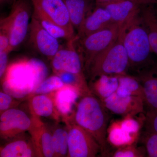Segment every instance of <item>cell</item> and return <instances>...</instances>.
Instances as JSON below:
<instances>
[{
    "instance_id": "obj_1",
    "label": "cell",
    "mask_w": 157,
    "mask_h": 157,
    "mask_svg": "<svg viewBox=\"0 0 157 157\" xmlns=\"http://www.w3.org/2000/svg\"><path fill=\"white\" fill-rule=\"evenodd\" d=\"M126 51L129 62V71L136 76L149 70L156 64L148 33L140 14L123 26L119 36Z\"/></svg>"
},
{
    "instance_id": "obj_2",
    "label": "cell",
    "mask_w": 157,
    "mask_h": 157,
    "mask_svg": "<svg viewBox=\"0 0 157 157\" xmlns=\"http://www.w3.org/2000/svg\"><path fill=\"white\" fill-rule=\"evenodd\" d=\"M48 74L46 65L39 59L15 62L7 67L4 75L3 91L13 98L22 99L34 93Z\"/></svg>"
},
{
    "instance_id": "obj_3",
    "label": "cell",
    "mask_w": 157,
    "mask_h": 157,
    "mask_svg": "<svg viewBox=\"0 0 157 157\" xmlns=\"http://www.w3.org/2000/svg\"><path fill=\"white\" fill-rule=\"evenodd\" d=\"M109 116L102 101L91 93L86 94L77 104L74 122L87 131L101 147L102 155H107V125Z\"/></svg>"
},
{
    "instance_id": "obj_4",
    "label": "cell",
    "mask_w": 157,
    "mask_h": 157,
    "mask_svg": "<svg viewBox=\"0 0 157 157\" xmlns=\"http://www.w3.org/2000/svg\"><path fill=\"white\" fill-rule=\"evenodd\" d=\"M129 70L128 57L119 37L114 43L93 59L86 69L91 80L103 75H125Z\"/></svg>"
},
{
    "instance_id": "obj_5",
    "label": "cell",
    "mask_w": 157,
    "mask_h": 157,
    "mask_svg": "<svg viewBox=\"0 0 157 157\" xmlns=\"http://www.w3.org/2000/svg\"><path fill=\"white\" fill-rule=\"evenodd\" d=\"M32 6L30 0H17L12 5L10 14L1 19L0 30L9 34L11 51L24 41L29 33Z\"/></svg>"
},
{
    "instance_id": "obj_6",
    "label": "cell",
    "mask_w": 157,
    "mask_h": 157,
    "mask_svg": "<svg viewBox=\"0 0 157 157\" xmlns=\"http://www.w3.org/2000/svg\"><path fill=\"white\" fill-rule=\"evenodd\" d=\"M121 27L113 24L106 28L90 34L80 39H76L79 43L80 55L82 56L86 69L93 59L107 49L117 40Z\"/></svg>"
},
{
    "instance_id": "obj_7",
    "label": "cell",
    "mask_w": 157,
    "mask_h": 157,
    "mask_svg": "<svg viewBox=\"0 0 157 157\" xmlns=\"http://www.w3.org/2000/svg\"><path fill=\"white\" fill-rule=\"evenodd\" d=\"M68 157H95L102 155L101 147L87 131L75 122L68 124Z\"/></svg>"
},
{
    "instance_id": "obj_8",
    "label": "cell",
    "mask_w": 157,
    "mask_h": 157,
    "mask_svg": "<svg viewBox=\"0 0 157 157\" xmlns=\"http://www.w3.org/2000/svg\"><path fill=\"white\" fill-rule=\"evenodd\" d=\"M76 36L68 41L65 48L61 47L51 59L52 66L55 73L67 72L84 77L82 58L76 49Z\"/></svg>"
},
{
    "instance_id": "obj_9",
    "label": "cell",
    "mask_w": 157,
    "mask_h": 157,
    "mask_svg": "<svg viewBox=\"0 0 157 157\" xmlns=\"http://www.w3.org/2000/svg\"><path fill=\"white\" fill-rule=\"evenodd\" d=\"M33 124L25 112L20 109L11 108L1 113L0 135L2 139L9 140L30 130Z\"/></svg>"
},
{
    "instance_id": "obj_10",
    "label": "cell",
    "mask_w": 157,
    "mask_h": 157,
    "mask_svg": "<svg viewBox=\"0 0 157 157\" xmlns=\"http://www.w3.org/2000/svg\"><path fill=\"white\" fill-rule=\"evenodd\" d=\"M30 1L33 10L40 12L55 23L66 29L70 33L76 35L63 0Z\"/></svg>"
},
{
    "instance_id": "obj_11",
    "label": "cell",
    "mask_w": 157,
    "mask_h": 157,
    "mask_svg": "<svg viewBox=\"0 0 157 157\" xmlns=\"http://www.w3.org/2000/svg\"><path fill=\"white\" fill-rule=\"evenodd\" d=\"M29 33L30 42L34 48L51 60L62 47L58 39L45 30L33 16L31 17Z\"/></svg>"
},
{
    "instance_id": "obj_12",
    "label": "cell",
    "mask_w": 157,
    "mask_h": 157,
    "mask_svg": "<svg viewBox=\"0 0 157 157\" xmlns=\"http://www.w3.org/2000/svg\"><path fill=\"white\" fill-rule=\"evenodd\" d=\"M102 102L107 110L124 116H132L144 110L143 100L137 96L121 97L116 92Z\"/></svg>"
},
{
    "instance_id": "obj_13",
    "label": "cell",
    "mask_w": 157,
    "mask_h": 157,
    "mask_svg": "<svg viewBox=\"0 0 157 157\" xmlns=\"http://www.w3.org/2000/svg\"><path fill=\"white\" fill-rule=\"evenodd\" d=\"M142 5L138 0H117L99 6L108 11L113 23L122 27L140 14Z\"/></svg>"
},
{
    "instance_id": "obj_14",
    "label": "cell",
    "mask_w": 157,
    "mask_h": 157,
    "mask_svg": "<svg viewBox=\"0 0 157 157\" xmlns=\"http://www.w3.org/2000/svg\"><path fill=\"white\" fill-rule=\"evenodd\" d=\"M38 157H55L52 132L37 117L33 119V124L29 131Z\"/></svg>"
},
{
    "instance_id": "obj_15",
    "label": "cell",
    "mask_w": 157,
    "mask_h": 157,
    "mask_svg": "<svg viewBox=\"0 0 157 157\" xmlns=\"http://www.w3.org/2000/svg\"><path fill=\"white\" fill-rule=\"evenodd\" d=\"M113 23L108 11L102 6H97L86 17L76 35L77 39L106 28Z\"/></svg>"
},
{
    "instance_id": "obj_16",
    "label": "cell",
    "mask_w": 157,
    "mask_h": 157,
    "mask_svg": "<svg viewBox=\"0 0 157 157\" xmlns=\"http://www.w3.org/2000/svg\"><path fill=\"white\" fill-rule=\"evenodd\" d=\"M25 133L10 139L1 147V157H38L32 137L24 135Z\"/></svg>"
},
{
    "instance_id": "obj_17",
    "label": "cell",
    "mask_w": 157,
    "mask_h": 157,
    "mask_svg": "<svg viewBox=\"0 0 157 157\" xmlns=\"http://www.w3.org/2000/svg\"><path fill=\"white\" fill-rule=\"evenodd\" d=\"M82 93L78 88L70 85L65 84L56 90L52 99L59 113L67 119L70 117Z\"/></svg>"
},
{
    "instance_id": "obj_18",
    "label": "cell",
    "mask_w": 157,
    "mask_h": 157,
    "mask_svg": "<svg viewBox=\"0 0 157 157\" xmlns=\"http://www.w3.org/2000/svg\"><path fill=\"white\" fill-rule=\"evenodd\" d=\"M135 76L143 87L144 103L147 111L157 109V63Z\"/></svg>"
},
{
    "instance_id": "obj_19",
    "label": "cell",
    "mask_w": 157,
    "mask_h": 157,
    "mask_svg": "<svg viewBox=\"0 0 157 157\" xmlns=\"http://www.w3.org/2000/svg\"><path fill=\"white\" fill-rule=\"evenodd\" d=\"M71 24L78 31L86 17L95 9V0H63Z\"/></svg>"
},
{
    "instance_id": "obj_20",
    "label": "cell",
    "mask_w": 157,
    "mask_h": 157,
    "mask_svg": "<svg viewBox=\"0 0 157 157\" xmlns=\"http://www.w3.org/2000/svg\"><path fill=\"white\" fill-rule=\"evenodd\" d=\"M155 5H142L140 15L147 30L152 50L157 57V9Z\"/></svg>"
},
{
    "instance_id": "obj_21",
    "label": "cell",
    "mask_w": 157,
    "mask_h": 157,
    "mask_svg": "<svg viewBox=\"0 0 157 157\" xmlns=\"http://www.w3.org/2000/svg\"><path fill=\"white\" fill-rule=\"evenodd\" d=\"M118 86V76L103 75L91 80L90 90L102 101L116 92Z\"/></svg>"
},
{
    "instance_id": "obj_22",
    "label": "cell",
    "mask_w": 157,
    "mask_h": 157,
    "mask_svg": "<svg viewBox=\"0 0 157 157\" xmlns=\"http://www.w3.org/2000/svg\"><path fill=\"white\" fill-rule=\"evenodd\" d=\"M31 106L35 116L47 118L54 117L55 119L58 118L56 112H58L53 99L45 94H37L34 96L32 100Z\"/></svg>"
},
{
    "instance_id": "obj_23",
    "label": "cell",
    "mask_w": 157,
    "mask_h": 157,
    "mask_svg": "<svg viewBox=\"0 0 157 157\" xmlns=\"http://www.w3.org/2000/svg\"><path fill=\"white\" fill-rule=\"evenodd\" d=\"M119 86L117 94L122 97L137 96L144 101V91L140 82L134 76L128 74L119 75Z\"/></svg>"
},
{
    "instance_id": "obj_24",
    "label": "cell",
    "mask_w": 157,
    "mask_h": 157,
    "mask_svg": "<svg viewBox=\"0 0 157 157\" xmlns=\"http://www.w3.org/2000/svg\"><path fill=\"white\" fill-rule=\"evenodd\" d=\"M32 16L36 18L42 27L54 38L58 39H65L68 41L76 38V35L70 33L66 29L55 23L41 13L33 9Z\"/></svg>"
},
{
    "instance_id": "obj_25",
    "label": "cell",
    "mask_w": 157,
    "mask_h": 157,
    "mask_svg": "<svg viewBox=\"0 0 157 157\" xmlns=\"http://www.w3.org/2000/svg\"><path fill=\"white\" fill-rule=\"evenodd\" d=\"M55 157L67 156L69 132L63 128L58 127L52 132Z\"/></svg>"
},
{
    "instance_id": "obj_26",
    "label": "cell",
    "mask_w": 157,
    "mask_h": 157,
    "mask_svg": "<svg viewBox=\"0 0 157 157\" xmlns=\"http://www.w3.org/2000/svg\"><path fill=\"white\" fill-rule=\"evenodd\" d=\"M134 135L130 134L120 125L113 126L109 130L107 135V140L115 146L120 147L130 145L134 141Z\"/></svg>"
},
{
    "instance_id": "obj_27",
    "label": "cell",
    "mask_w": 157,
    "mask_h": 157,
    "mask_svg": "<svg viewBox=\"0 0 157 157\" xmlns=\"http://www.w3.org/2000/svg\"><path fill=\"white\" fill-rule=\"evenodd\" d=\"M65 85L58 75L52 76L45 78L34 91L36 94H46L56 91Z\"/></svg>"
},
{
    "instance_id": "obj_28",
    "label": "cell",
    "mask_w": 157,
    "mask_h": 157,
    "mask_svg": "<svg viewBox=\"0 0 157 157\" xmlns=\"http://www.w3.org/2000/svg\"><path fill=\"white\" fill-rule=\"evenodd\" d=\"M144 124L146 133L157 134V109L147 111Z\"/></svg>"
},
{
    "instance_id": "obj_29",
    "label": "cell",
    "mask_w": 157,
    "mask_h": 157,
    "mask_svg": "<svg viewBox=\"0 0 157 157\" xmlns=\"http://www.w3.org/2000/svg\"><path fill=\"white\" fill-rule=\"evenodd\" d=\"M146 135L144 144L147 156L157 157V134L146 132Z\"/></svg>"
},
{
    "instance_id": "obj_30",
    "label": "cell",
    "mask_w": 157,
    "mask_h": 157,
    "mask_svg": "<svg viewBox=\"0 0 157 157\" xmlns=\"http://www.w3.org/2000/svg\"><path fill=\"white\" fill-rule=\"evenodd\" d=\"M126 118L121 121L120 126L121 128L132 135H135L139 132L140 128V124L138 121L130 117Z\"/></svg>"
},
{
    "instance_id": "obj_31",
    "label": "cell",
    "mask_w": 157,
    "mask_h": 157,
    "mask_svg": "<svg viewBox=\"0 0 157 157\" xmlns=\"http://www.w3.org/2000/svg\"><path fill=\"white\" fill-rule=\"evenodd\" d=\"M112 157H144L143 152L140 151L137 149L133 146H128L127 147L119 149L116 151Z\"/></svg>"
},
{
    "instance_id": "obj_32",
    "label": "cell",
    "mask_w": 157,
    "mask_h": 157,
    "mask_svg": "<svg viewBox=\"0 0 157 157\" xmlns=\"http://www.w3.org/2000/svg\"><path fill=\"white\" fill-rule=\"evenodd\" d=\"M13 97L4 92H0V111L2 113L9 109L13 102Z\"/></svg>"
},
{
    "instance_id": "obj_33",
    "label": "cell",
    "mask_w": 157,
    "mask_h": 157,
    "mask_svg": "<svg viewBox=\"0 0 157 157\" xmlns=\"http://www.w3.org/2000/svg\"><path fill=\"white\" fill-rule=\"evenodd\" d=\"M4 51L11 52L10 37L6 32L0 30V52Z\"/></svg>"
},
{
    "instance_id": "obj_34",
    "label": "cell",
    "mask_w": 157,
    "mask_h": 157,
    "mask_svg": "<svg viewBox=\"0 0 157 157\" xmlns=\"http://www.w3.org/2000/svg\"><path fill=\"white\" fill-rule=\"evenodd\" d=\"M10 52L9 51L0 52V77L1 78L4 76L7 70L8 56Z\"/></svg>"
},
{
    "instance_id": "obj_35",
    "label": "cell",
    "mask_w": 157,
    "mask_h": 157,
    "mask_svg": "<svg viewBox=\"0 0 157 157\" xmlns=\"http://www.w3.org/2000/svg\"><path fill=\"white\" fill-rule=\"evenodd\" d=\"M115 1H117V0H95V2L96 5L100 6V5H103V4ZM138 1H139V2H140L143 4H152L148 0H138Z\"/></svg>"
},
{
    "instance_id": "obj_36",
    "label": "cell",
    "mask_w": 157,
    "mask_h": 157,
    "mask_svg": "<svg viewBox=\"0 0 157 157\" xmlns=\"http://www.w3.org/2000/svg\"><path fill=\"white\" fill-rule=\"evenodd\" d=\"M16 1L17 0H0L1 5L9 4L13 5Z\"/></svg>"
},
{
    "instance_id": "obj_37",
    "label": "cell",
    "mask_w": 157,
    "mask_h": 157,
    "mask_svg": "<svg viewBox=\"0 0 157 157\" xmlns=\"http://www.w3.org/2000/svg\"><path fill=\"white\" fill-rule=\"evenodd\" d=\"M152 4H157V0H148Z\"/></svg>"
},
{
    "instance_id": "obj_38",
    "label": "cell",
    "mask_w": 157,
    "mask_h": 157,
    "mask_svg": "<svg viewBox=\"0 0 157 157\" xmlns=\"http://www.w3.org/2000/svg\"></svg>"
}]
</instances>
